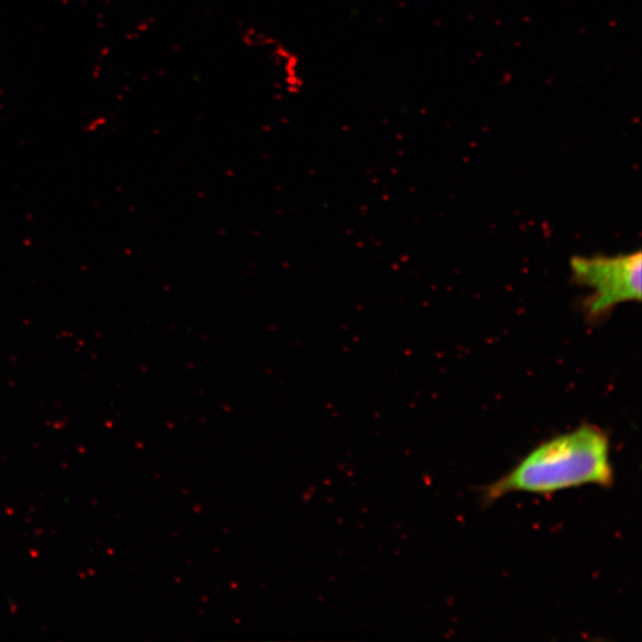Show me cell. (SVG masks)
Instances as JSON below:
<instances>
[{"label":"cell","mask_w":642,"mask_h":642,"mask_svg":"<svg viewBox=\"0 0 642 642\" xmlns=\"http://www.w3.org/2000/svg\"><path fill=\"white\" fill-rule=\"evenodd\" d=\"M589 484L612 487L613 469L608 433L584 424L541 442L509 473L488 485L484 499L494 503L511 493L550 495Z\"/></svg>","instance_id":"6da1fadb"},{"label":"cell","mask_w":642,"mask_h":642,"mask_svg":"<svg viewBox=\"0 0 642 642\" xmlns=\"http://www.w3.org/2000/svg\"><path fill=\"white\" fill-rule=\"evenodd\" d=\"M570 267L575 282L593 291L583 306L588 319H601L619 305L641 300L640 250L617 256H575Z\"/></svg>","instance_id":"7a4b0ae2"},{"label":"cell","mask_w":642,"mask_h":642,"mask_svg":"<svg viewBox=\"0 0 642 642\" xmlns=\"http://www.w3.org/2000/svg\"><path fill=\"white\" fill-rule=\"evenodd\" d=\"M249 35L252 36V43L247 45L267 53L280 74L284 89L291 94L302 92L305 79L299 55L269 36L263 35L262 40L260 33L252 32Z\"/></svg>","instance_id":"3957f363"}]
</instances>
